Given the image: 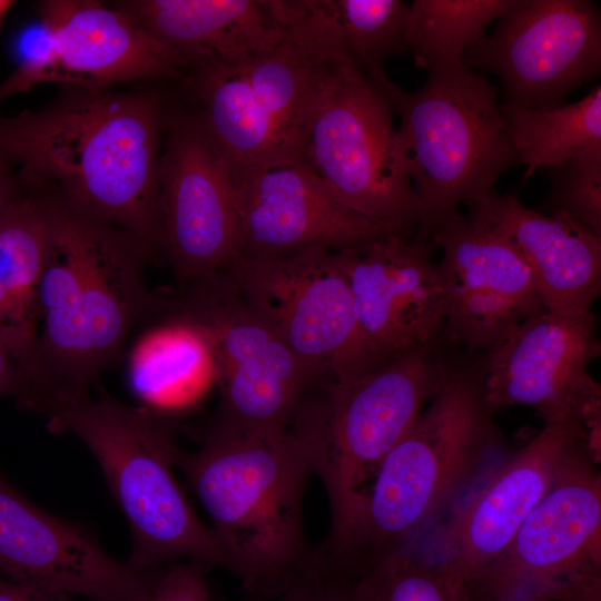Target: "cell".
I'll return each mask as SVG.
<instances>
[{"instance_id":"20","label":"cell","mask_w":601,"mask_h":601,"mask_svg":"<svg viewBox=\"0 0 601 601\" xmlns=\"http://www.w3.org/2000/svg\"><path fill=\"white\" fill-rule=\"evenodd\" d=\"M489 353L481 384L492 413L525 405L543 424L564 420L580 411L594 381L588 367L601 354L595 314L545 311L521 323Z\"/></svg>"},{"instance_id":"8","label":"cell","mask_w":601,"mask_h":601,"mask_svg":"<svg viewBox=\"0 0 601 601\" xmlns=\"http://www.w3.org/2000/svg\"><path fill=\"white\" fill-rule=\"evenodd\" d=\"M333 67L287 33L268 52L190 70L197 117L235 188L267 169L303 164L312 117Z\"/></svg>"},{"instance_id":"19","label":"cell","mask_w":601,"mask_h":601,"mask_svg":"<svg viewBox=\"0 0 601 601\" xmlns=\"http://www.w3.org/2000/svg\"><path fill=\"white\" fill-rule=\"evenodd\" d=\"M434 245L393 233L337 250L353 294L364 343L382 364L435 343L445 325L446 297Z\"/></svg>"},{"instance_id":"32","label":"cell","mask_w":601,"mask_h":601,"mask_svg":"<svg viewBox=\"0 0 601 601\" xmlns=\"http://www.w3.org/2000/svg\"><path fill=\"white\" fill-rule=\"evenodd\" d=\"M354 577L326 568L283 594L257 601H353ZM214 601H227L214 594Z\"/></svg>"},{"instance_id":"5","label":"cell","mask_w":601,"mask_h":601,"mask_svg":"<svg viewBox=\"0 0 601 601\" xmlns=\"http://www.w3.org/2000/svg\"><path fill=\"white\" fill-rule=\"evenodd\" d=\"M46 416L50 432L72 433L99 463L130 529L129 565L156 572L189 560L207 571L226 569L223 550L176 476L179 446L160 411L88 396Z\"/></svg>"},{"instance_id":"1","label":"cell","mask_w":601,"mask_h":601,"mask_svg":"<svg viewBox=\"0 0 601 601\" xmlns=\"http://www.w3.org/2000/svg\"><path fill=\"white\" fill-rule=\"evenodd\" d=\"M164 111L152 92L66 88L40 110L0 116V149L23 191L125 230L154 252Z\"/></svg>"},{"instance_id":"27","label":"cell","mask_w":601,"mask_h":601,"mask_svg":"<svg viewBox=\"0 0 601 601\" xmlns=\"http://www.w3.org/2000/svg\"><path fill=\"white\" fill-rule=\"evenodd\" d=\"M501 111L518 165L526 166L522 185L538 169L561 164L601 141V86L573 104L548 109L501 104Z\"/></svg>"},{"instance_id":"35","label":"cell","mask_w":601,"mask_h":601,"mask_svg":"<svg viewBox=\"0 0 601 601\" xmlns=\"http://www.w3.org/2000/svg\"><path fill=\"white\" fill-rule=\"evenodd\" d=\"M0 601H75L72 597L30 589L0 575Z\"/></svg>"},{"instance_id":"25","label":"cell","mask_w":601,"mask_h":601,"mask_svg":"<svg viewBox=\"0 0 601 601\" xmlns=\"http://www.w3.org/2000/svg\"><path fill=\"white\" fill-rule=\"evenodd\" d=\"M47 244L45 204L23 191L0 218V345L16 363L18 382L36 343Z\"/></svg>"},{"instance_id":"28","label":"cell","mask_w":601,"mask_h":601,"mask_svg":"<svg viewBox=\"0 0 601 601\" xmlns=\"http://www.w3.org/2000/svg\"><path fill=\"white\" fill-rule=\"evenodd\" d=\"M513 0H414L405 51L427 73L463 66V55L485 36Z\"/></svg>"},{"instance_id":"17","label":"cell","mask_w":601,"mask_h":601,"mask_svg":"<svg viewBox=\"0 0 601 601\" xmlns=\"http://www.w3.org/2000/svg\"><path fill=\"white\" fill-rule=\"evenodd\" d=\"M159 571L110 556L86 526L38 508L0 474L2 578L90 601H146Z\"/></svg>"},{"instance_id":"24","label":"cell","mask_w":601,"mask_h":601,"mask_svg":"<svg viewBox=\"0 0 601 601\" xmlns=\"http://www.w3.org/2000/svg\"><path fill=\"white\" fill-rule=\"evenodd\" d=\"M288 32L334 66L367 77L405 51L410 4L402 0H290Z\"/></svg>"},{"instance_id":"11","label":"cell","mask_w":601,"mask_h":601,"mask_svg":"<svg viewBox=\"0 0 601 601\" xmlns=\"http://www.w3.org/2000/svg\"><path fill=\"white\" fill-rule=\"evenodd\" d=\"M174 315L208 347L220 387L217 417L255 431L287 428L316 377L220 270L190 283Z\"/></svg>"},{"instance_id":"7","label":"cell","mask_w":601,"mask_h":601,"mask_svg":"<svg viewBox=\"0 0 601 601\" xmlns=\"http://www.w3.org/2000/svg\"><path fill=\"white\" fill-rule=\"evenodd\" d=\"M492 415L481 381L452 372L377 473L359 569L418 540L501 460Z\"/></svg>"},{"instance_id":"34","label":"cell","mask_w":601,"mask_h":601,"mask_svg":"<svg viewBox=\"0 0 601 601\" xmlns=\"http://www.w3.org/2000/svg\"><path fill=\"white\" fill-rule=\"evenodd\" d=\"M22 194L17 168L0 149V218Z\"/></svg>"},{"instance_id":"31","label":"cell","mask_w":601,"mask_h":601,"mask_svg":"<svg viewBox=\"0 0 601 601\" xmlns=\"http://www.w3.org/2000/svg\"><path fill=\"white\" fill-rule=\"evenodd\" d=\"M206 572L189 560L169 563L159 571L146 601H214Z\"/></svg>"},{"instance_id":"4","label":"cell","mask_w":601,"mask_h":601,"mask_svg":"<svg viewBox=\"0 0 601 601\" xmlns=\"http://www.w3.org/2000/svg\"><path fill=\"white\" fill-rule=\"evenodd\" d=\"M452 372L433 343L354 378L333 381L321 397L300 405L288 427L327 495L331 524L318 551L328 566L357 572L377 473Z\"/></svg>"},{"instance_id":"30","label":"cell","mask_w":601,"mask_h":601,"mask_svg":"<svg viewBox=\"0 0 601 601\" xmlns=\"http://www.w3.org/2000/svg\"><path fill=\"white\" fill-rule=\"evenodd\" d=\"M544 169L551 189L540 213L566 216L601 237V141Z\"/></svg>"},{"instance_id":"14","label":"cell","mask_w":601,"mask_h":601,"mask_svg":"<svg viewBox=\"0 0 601 601\" xmlns=\"http://www.w3.org/2000/svg\"><path fill=\"white\" fill-rule=\"evenodd\" d=\"M462 60L500 79L503 104L559 107L600 73V9L589 0H513Z\"/></svg>"},{"instance_id":"13","label":"cell","mask_w":601,"mask_h":601,"mask_svg":"<svg viewBox=\"0 0 601 601\" xmlns=\"http://www.w3.org/2000/svg\"><path fill=\"white\" fill-rule=\"evenodd\" d=\"M580 437L505 550L466 585L469 601H542L601 562V474Z\"/></svg>"},{"instance_id":"29","label":"cell","mask_w":601,"mask_h":601,"mask_svg":"<svg viewBox=\"0 0 601 601\" xmlns=\"http://www.w3.org/2000/svg\"><path fill=\"white\" fill-rule=\"evenodd\" d=\"M352 597L353 601H469L463 584L406 549L390 551L362 566Z\"/></svg>"},{"instance_id":"33","label":"cell","mask_w":601,"mask_h":601,"mask_svg":"<svg viewBox=\"0 0 601 601\" xmlns=\"http://www.w3.org/2000/svg\"><path fill=\"white\" fill-rule=\"evenodd\" d=\"M542 601H601V562L570 574Z\"/></svg>"},{"instance_id":"10","label":"cell","mask_w":601,"mask_h":601,"mask_svg":"<svg viewBox=\"0 0 601 601\" xmlns=\"http://www.w3.org/2000/svg\"><path fill=\"white\" fill-rule=\"evenodd\" d=\"M244 302L314 374L346 381L380 366L358 326L337 250L313 247L285 256L234 257L223 269Z\"/></svg>"},{"instance_id":"6","label":"cell","mask_w":601,"mask_h":601,"mask_svg":"<svg viewBox=\"0 0 601 601\" xmlns=\"http://www.w3.org/2000/svg\"><path fill=\"white\" fill-rule=\"evenodd\" d=\"M368 78L400 118L393 154L416 197L417 236L430 239L437 221L493 191L499 177L518 165L499 91L465 65L428 72L414 92L385 71Z\"/></svg>"},{"instance_id":"37","label":"cell","mask_w":601,"mask_h":601,"mask_svg":"<svg viewBox=\"0 0 601 601\" xmlns=\"http://www.w3.org/2000/svg\"><path fill=\"white\" fill-rule=\"evenodd\" d=\"M13 2L9 0H0V23L9 9L12 7Z\"/></svg>"},{"instance_id":"9","label":"cell","mask_w":601,"mask_h":601,"mask_svg":"<svg viewBox=\"0 0 601 601\" xmlns=\"http://www.w3.org/2000/svg\"><path fill=\"white\" fill-rule=\"evenodd\" d=\"M393 115L366 75L334 66L312 117L303 164L343 205L408 238L417 201L394 158Z\"/></svg>"},{"instance_id":"15","label":"cell","mask_w":601,"mask_h":601,"mask_svg":"<svg viewBox=\"0 0 601 601\" xmlns=\"http://www.w3.org/2000/svg\"><path fill=\"white\" fill-rule=\"evenodd\" d=\"M582 436L580 412L543 424L526 444L501 459L426 540L405 549L466 588L505 550L546 493L566 452Z\"/></svg>"},{"instance_id":"16","label":"cell","mask_w":601,"mask_h":601,"mask_svg":"<svg viewBox=\"0 0 601 601\" xmlns=\"http://www.w3.org/2000/svg\"><path fill=\"white\" fill-rule=\"evenodd\" d=\"M158 164L159 243L186 284L235 256L236 190L197 115L169 119Z\"/></svg>"},{"instance_id":"22","label":"cell","mask_w":601,"mask_h":601,"mask_svg":"<svg viewBox=\"0 0 601 601\" xmlns=\"http://www.w3.org/2000/svg\"><path fill=\"white\" fill-rule=\"evenodd\" d=\"M467 218L506 238L531 270L548 311H591L601 293V237L563 215L526 208L516 194L495 190L466 203Z\"/></svg>"},{"instance_id":"18","label":"cell","mask_w":601,"mask_h":601,"mask_svg":"<svg viewBox=\"0 0 601 601\" xmlns=\"http://www.w3.org/2000/svg\"><path fill=\"white\" fill-rule=\"evenodd\" d=\"M442 249L451 341L490 351L524 321L548 311L516 248L495 230L450 213L430 234Z\"/></svg>"},{"instance_id":"2","label":"cell","mask_w":601,"mask_h":601,"mask_svg":"<svg viewBox=\"0 0 601 601\" xmlns=\"http://www.w3.org/2000/svg\"><path fill=\"white\" fill-rule=\"evenodd\" d=\"M40 198L48 244L38 289L39 324L14 397L23 408L46 415L90 396V386L119 357L132 328L159 307V298L145 283L152 253L147 245Z\"/></svg>"},{"instance_id":"23","label":"cell","mask_w":601,"mask_h":601,"mask_svg":"<svg viewBox=\"0 0 601 601\" xmlns=\"http://www.w3.org/2000/svg\"><path fill=\"white\" fill-rule=\"evenodd\" d=\"M114 6L180 55L189 70L242 62L287 37L284 0H129Z\"/></svg>"},{"instance_id":"3","label":"cell","mask_w":601,"mask_h":601,"mask_svg":"<svg viewBox=\"0 0 601 601\" xmlns=\"http://www.w3.org/2000/svg\"><path fill=\"white\" fill-rule=\"evenodd\" d=\"M176 465L210 520L226 570L257 600L278 597L326 569L309 546L303 501L311 471L289 427L246 430L218 417Z\"/></svg>"},{"instance_id":"12","label":"cell","mask_w":601,"mask_h":601,"mask_svg":"<svg viewBox=\"0 0 601 601\" xmlns=\"http://www.w3.org/2000/svg\"><path fill=\"white\" fill-rule=\"evenodd\" d=\"M39 35L19 45V63L0 83V104L35 86L111 89L125 82L181 79L187 61L114 4L46 0L37 4Z\"/></svg>"},{"instance_id":"21","label":"cell","mask_w":601,"mask_h":601,"mask_svg":"<svg viewBox=\"0 0 601 601\" xmlns=\"http://www.w3.org/2000/svg\"><path fill=\"white\" fill-rule=\"evenodd\" d=\"M235 190L234 257L263 260L313 247L342 250L397 233L343 205L304 164L267 169Z\"/></svg>"},{"instance_id":"36","label":"cell","mask_w":601,"mask_h":601,"mask_svg":"<svg viewBox=\"0 0 601 601\" xmlns=\"http://www.w3.org/2000/svg\"><path fill=\"white\" fill-rule=\"evenodd\" d=\"M18 372L13 358L0 345V396L16 395Z\"/></svg>"},{"instance_id":"26","label":"cell","mask_w":601,"mask_h":601,"mask_svg":"<svg viewBox=\"0 0 601 601\" xmlns=\"http://www.w3.org/2000/svg\"><path fill=\"white\" fill-rule=\"evenodd\" d=\"M128 371L135 392L157 411L180 402L199 388L204 380L214 376L205 339L190 323L176 315L139 338Z\"/></svg>"}]
</instances>
